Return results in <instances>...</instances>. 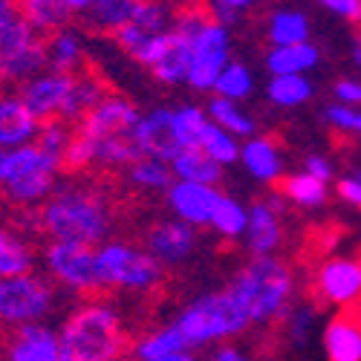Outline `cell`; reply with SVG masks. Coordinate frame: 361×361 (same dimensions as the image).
<instances>
[{"mask_svg": "<svg viewBox=\"0 0 361 361\" xmlns=\"http://www.w3.org/2000/svg\"><path fill=\"white\" fill-rule=\"evenodd\" d=\"M41 228L52 243H75L99 249L113 228V212L107 200L84 185H58L41 205Z\"/></svg>", "mask_w": 361, "mask_h": 361, "instance_id": "cell-1", "label": "cell"}, {"mask_svg": "<svg viewBox=\"0 0 361 361\" xmlns=\"http://www.w3.org/2000/svg\"><path fill=\"white\" fill-rule=\"evenodd\" d=\"M55 333L61 361H116L128 347L122 315L104 300L78 304Z\"/></svg>", "mask_w": 361, "mask_h": 361, "instance_id": "cell-2", "label": "cell"}, {"mask_svg": "<svg viewBox=\"0 0 361 361\" xmlns=\"http://www.w3.org/2000/svg\"><path fill=\"white\" fill-rule=\"evenodd\" d=\"M228 292L243 307L252 326L283 321L292 307L295 275L281 257H252L231 278Z\"/></svg>", "mask_w": 361, "mask_h": 361, "instance_id": "cell-3", "label": "cell"}, {"mask_svg": "<svg viewBox=\"0 0 361 361\" xmlns=\"http://www.w3.org/2000/svg\"><path fill=\"white\" fill-rule=\"evenodd\" d=\"M179 338L185 341L188 350H202V347H220L228 338L243 336L252 326L243 307L234 300L228 289L205 292L194 298L191 304H185L171 321Z\"/></svg>", "mask_w": 361, "mask_h": 361, "instance_id": "cell-4", "label": "cell"}, {"mask_svg": "<svg viewBox=\"0 0 361 361\" xmlns=\"http://www.w3.org/2000/svg\"><path fill=\"white\" fill-rule=\"evenodd\" d=\"M58 176H61V162L47 157L32 142L4 154V162H0V194L15 205L35 208L55 194Z\"/></svg>", "mask_w": 361, "mask_h": 361, "instance_id": "cell-5", "label": "cell"}, {"mask_svg": "<svg viewBox=\"0 0 361 361\" xmlns=\"http://www.w3.org/2000/svg\"><path fill=\"white\" fill-rule=\"evenodd\" d=\"M96 266L102 289L125 292H150L165 278V269L150 257L142 246L128 240H107L96 249Z\"/></svg>", "mask_w": 361, "mask_h": 361, "instance_id": "cell-6", "label": "cell"}, {"mask_svg": "<svg viewBox=\"0 0 361 361\" xmlns=\"http://www.w3.org/2000/svg\"><path fill=\"white\" fill-rule=\"evenodd\" d=\"M55 307V292L41 275H20L0 281V326L20 329L29 324H44Z\"/></svg>", "mask_w": 361, "mask_h": 361, "instance_id": "cell-7", "label": "cell"}, {"mask_svg": "<svg viewBox=\"0 0 361 361\" xmlns=\"http://www.w3.org/2000/svg\"><path fill=\"white\" fill-rule=\"evenodd\" d=\"M191 44V70L185 78V87L197 90V93H214V84L220 70L231 61V32L226 26L214 23L212 18H202L200 26L188 38Z\"/></svg>", "mask_w": 361, "mask_h": 361, "instance_id": "cell-8", "label": "cell"}, {"mask_svg": "<svg viewBox=\"0 0 361 361\" xmlns=\"http://www.w3.org/2000/svg\"><path fill=\"white\" fill-rule=\"evenodd\" d=\"M176 6L171 4H157V0H136L130 20L116 29L113 38L122 47L136 64H145V58L150 55V49L157 47V41L162 35H168L176 20Z\"/></svg>", "mask_w": 361, "mask_h": 361, "instance_id": "cell-9", "label": "cell"}, {"mask_svg": "<svg viewBox=\"0 0 361 361\" xmlns=\"http://www.w3.org/2000/svg\"><path fill=\"white\" fill-rule=\"evenodd\" d=\"M41 257H44L47 272L52 275V281L61 289L75 292V295H93L102 289L96 249L75 246V243H52V240H47Z\"/></svg>", "mask_w": 361, "mask_h": 361, "instance_id": "cell-10", "label": "cell"}, {"mask_svg": "<svg viewBox=\"0 0 361 361\" xmlns=\"http://www.w3.org/2000/svg\"><path fill=\"white\" fill-rule=\"evenodd\" d=\"M315 292L324 304L350 310L361 300V266L355 257H326L315 272Z\"/></svg>", "mask_w": 361, "mask_h": 361, "instance_id": "cell-11", "label": "cell"}, {"mask_svg": "<svg viewBox=\"0 0 361 361\" xmlns=\"http://www.w3.org/2000/svg\"><path fill=\"white\" fill-rule=\"evenodd\" d=\"M283 197L281 194H269L266 200H257L249 205V226L243 234L246 252L252 257H275V252L283 243Z\"/></svg>", "mask_w": 361, "mask_h": 361, "instance_id": "cell-12", "label": "cell"}, {"mask_svg": "<svg viewBox=\"0 0 361 361\" xmlns=\"http://www.w3.org/2000/svg\"><path fill=\"white\" fill-rule=\"evenodd\" d=\"M197 228L179 223V220H159L147 228L145 234V252L154 257L162 269L168 266H183L191 260V255L197 252Z\"/></svg>", "mask_w": 361, "mask_h": 361, "instance_id": "cell-13", "label": "cell"}, {"mask_svg": "<svg viewBox=\"0 0 361 361\" xmlns=\"http://www.w3.org/2000/svg\"><path fill=\"white\" fill-rule=\"evenodd\" d=\"M139 110L130 99L104 93V99L90 110L81 122L78 133L87 139H113V136H133V128L139 122Z\"/></svg>", "mask_w": 361, "mask_h": 361, "instance_id": "cell-14", "label": "cell"}, {"mask_svg": "<svg viewBox=\"0 0 361 361\" xmlns=\"http://www.w3.org/2000/svg\"><path fill=\"white\" fill-rule=\"evenodd\" d=\"M70 81H73V75L44 70L35 78H29V81H23L18 87V99L23 102V107L32 113L38 122H52V118L61 116Z\"/></svg>", "mask_w": 361, "mask_h": 361, "instance_id": "cell-15", "label": "cell"}, {"mask_svg": "<svg viewBox=\"0 0 361 361\" xmlns=\"http://www.w3.org/2000/svg\"><path fill=\"white\" fill-rule=\"evenodd\" d=\"M220 188H208V185H194V183H179L173 179V185L165 191V202L171 208L173 220L185 223L191 228H208L212 214L220 200Z\"/></svg>", "mask_w": 361, "mask_h": 361, "instance_id": "cell-16", "label": "cell"}, {"mask_svg": "<svg viewBox=\"0 0 361 361\" xmlns=\"http://www.w3.org/2000/svg\"><path fill=\"white\" fill-rule=\"evenodd\" d=\"M133 142L139 147V157L147 159H159V162H173V157L179 154L173 130H171V107H154L139 116V122L133 128Z\"/></svg>", "mask_w": 361, "mask_h": 361, "instance_id": "cell-17", "label": "cell"}, {"mask_svg": "<svg viewBox=\"0 0 361 361\" xmlns=\"http://www.w3.org/2000/svg\"><path fill=\"white\" fill-rule=\"evenodd\" d=\"M145 67L154 73L157 81H162L168 87L185 84L188 70H191V44H188V38L179 35L176 29H171L168 35L159 38V44L154 47V52L147 55Z\"/></svg>", "mask_w": 361, "mask_h": 361, "instance_id": "cell-18", "label": "cell"}, {"mask_svg": "<svg viewBox=\"0 0 361 361\" xmlns=\"http://www.w3.org/2000/svg\"><path fill=\"white\" fill-rule=\"evenodd\" d=\"M0 361H61L58 333L49 324H29L12 329L9 341L0 350Z\"/></svg>", "mask_w": 361, "mask_h": 361, "instance_id": "cell-19", "label": "cell"}, {"mask_svg": "<svg viewBox=\"0 0 361 361\" xmlns=\"http://www.w3.org/2000/svg\"><path fill=\"white\" fill-rule=\"evenodd\" d=\"M44 70H47L44 38H38L35 32L0 49V81L23 84Z\"/></svg>", "mask_w": 361, "mask_h": 361, "instance_id": "cell-20", "label": "cell"}, {"mask_svg": "<svg viewBox=\"0 0 361 361\" xmlns=\"http://www.w3.org/2000/svg\"><path fill=\"white\" fill-rule=\"evenodd\" d=\"M240 165L260 185H275L278 179H283V154L278 142L269 136L255 133L252 139L240 142Z\"/></svg>", "mask_w": 361, "mask_h": 361, "instance_id": "cell-21", "label": "cell"}, {"mask_svg": "<svg viewBox=\"0 0 361 361\" xmlns=\"http://www.w3.org/2000/svg\"><path fill=\"white\" fill-rule=\"evenodd\" d=\"M18 9L38 38H49L52 32L67 29V23L81 15L84 0H29V4H18Z\"/></svg>", "mask_w": 361, "mask_h": 361, "instance_id": "cell-22", "label": "cell"}, {"mask_svg": "<svg viewBox=\"0 0 361 361\" xmlns=\"http://www.w3.org/2000/svg\"><path fill=\"white\" fill-rule=\"evenodd\" d=\"M41 122L23 107L18 96H0V150L9 154L23 145H32Z\"/></svg>", "mask_w": 361, "mask_h": 361, "instance_id": "cell-23", "label": "cell"}, {"mask_svg": "<svg viewBox=\"0 0 361 361\" xmlns=\"http://www.w3.org/2000/svg\"><path fill=\"white\" fill-rule=\"evenodd\" d=\"M324 353L329 361H361V315L338 312L324 326Z\"/></svg>", "mask_w": 361, "mask_h": 361, "instance_id": "cell-24", "label": "cell"}, {"mask_svg": "<svg viewBox=\"0 0 361 361\" xmlns=\"http://www.w3.org/2000/svg\"><path fill=\"white\" fill-rule=\"evenodd\" d=\"M44 52H47V70L61 73V75H75L84 64V38L75 29H61L44 38Z\"/></svg>", "mask_w": 361, "mask_h": 361, "instance_id": "cell-25", "label": "cell"}, {"mask_svg": "<svg viewBox=\"0 0 361 361\" xmlns=\"http://www.w3.org/2000/svg\"><path fill=\"white\" fill-rule=\"evenodd\" d=\"M104 99V87L102 81L93 75V73H75L73 81H70V90H67V99H64V107H61V122L67 125H75L81 118L93 110L99 102Z\"/></svg>", "mask_w": 361, "mask_h": 361, "instance_id": "cell-26", "label": "cell"}, {"mask_svg": "<svg viewBox=\"0 0 361 361\" xmlns=\"http://www.w3.org/2000/svg\"><path fill=\"white\" fill-rule=\"evenodd\" d=\"M310 15L292 9V6H281L275 12H269L266 18V38L272 47H295V44H307L310 41Z\"/></svg>", "mask_w": 361, "mask_h": 361, "instance_id": "cell-27", "label": "cell"}, {"mask_svg": "<svg viewBox=\"0 0 361 361\" xmlns=\"http://www.w3.org/2000/svg\"><path fill=\"white\" fill-rule=\"evenodd\" d=\"M321 64V49L307 41L295 47H272L266 52V70L272 75H307Z\"/></svg>", "mask_w": 361, "mask_h": 361, "instance_id": "cell-28", "label": "cell"}, {"mask_svg": "<svg viewBox=\"0 0 361 361\" xmlns=\"http://www.w3.org/2000/svg\"><path fill=\"white\" fill-rule=\"evenodd\" d=\"M171 173L179 183H194V185H208V188H217L223 179V168L214 159H208L200 147L179 150L171 162Z\"/></svg>", "mask_w": 361, "mask_h": 361, "instance_id": "cell-29", "label": "cell"}, {"mask_svg": "<svg viewBox=\"0 0 361 361\" xmlns=\"http://www.w3.org/2000/svg\"><path fill=\"white\" fill-rule=\"evenodd\" d=\"M35 269V252L12 226L0 223V281L4 278H20L32 275Z\"/></svg>", "mask_w": 361, "mask_h": 361, "instance_id": "cell-30", "label": "cell"}, {"mask_svg": "<svg viewBox=\"0 0 361 361\" xmlns=\"http://www.w3.org/2000/svg\"><path fill=\"white\" fill-rule=\"evenodd\" d=\"M205 116H208V122H212L214 128H220V130H226L228 136H234L237 142H246V139H252L255 136V118L240 107V104H234V102H226V99H217V96H212L208 99V104H205Z\"/></svg>", "mask_w": 361, "mask_h": 361, "instance_id": "cell-31", "label": "cell"}, {"mask_svg": "<svg viewBox=\"0 0 361 361\" xmlns=\"http://www.w3.org/2000/svg\"><path fill=\"white\" fill-rule=\"evenodd\" d=\"M133 6L136 0H84L78 18L96 29H104V32H116L130 20Z\"/></svg>", "mask_w": 361, "mask_h": 361, "instance_id": "cell-32", "label": "cell"}, {"mask_svg": "<svg viewBox=\"0 0 361 361\" xmlns=\"http://www.w3.org/2000/svg\"><path fill=\"white\" fill-rule=\"evenodd\" d=\"M246 226H249V205H243L231 194H220L208 228L214 234H220L223 240H243Z\"/></svg>", "mask_w": 361, "mask_h": 361, "instance_id": "cell-33", "label": "cell"}, {"mask_svg": "<svg viewBox=\"0 0 361 361\" xmlns=\"http://www.w3.org/2000/svg\"><path fill=\"white\" fill-rule=\"evenodd\" d=\"M208 125L212 122H208V116H205V107H200V104H179L176 110H171V130H173L176 145L183 150L200 147Z\"/></svg>", "mask_w": 361, "mask_h": 361, "instance_id": "cell-34", "label": "cell"}, {"mask_svg": "<svg viewBox=\"0 0 361 361\" xmlns=\"http://www.w3.org/2000/svg\"><path fill=\"white\" fill-rule=\"evenodd\" d=\"M315 93V87L307 75H272L266 84V99L278 107H300Z\"/></svg>", "mask_w": 361, "mask_h": 361, "instance_id": "cell-35", "label": "cell"}, {"mask_svg": "<svg viewBox=\"0 0 361 361\" xmlns=\"http://www.w3.org/2000/svg\"><path fill=\"white\" fill-rule=\"evenodd\" d=\"M90 145H93V165H99V168H128L130 162L139 159V147H136L133 136L90 139Z\"/></svg>", "mask_w": 361, "mask_h": 361, "instance_id": "cell-36", "label": "cell"}, {"mask_svg": "<svg viewBox=\"0 0 361 361\" xmlns=\"http://www.w3.org/2000/svg\"><path fill=\"white\" fill-rule=\"evenodd\" d=\"M128 183L136 185V188H142V191L165 194L173 185V173H171V165L168 162L139 157L136 162L128 165Z\"/></svg>", "mask_w": 361, "mask_h": 361, "instance_id": "cell-37", "label": "cell"}, {"mask_svg": "<svg viewBox=\"0 0 361 361\" xmlns=\"http://www.w3.org/2000/svg\"><path fill=\"white\" fill-rule=\"evenodd\" d=\"M283 338L292 350H304L318 326V307L315 304H292L283 315Z\"/></svg>", "mask_w": 361, "mask_h": 361, "instance_id": "cell-38", "label": "cell"}, {"mask_svg": "<svg viewBox=\"0 0 361 361\" xmlns=\"http://www.w3.org/2000/svg\"><path fill=\"white\" fill-rule=\"evenodd\" d=\"M252 93H255V75H252V70L246 64H240V61H228L220 70V75H217L214 96L240 104L243 99H249Z\"/></svg>", "mask_w": 361, "mask_h": 361, "instance_id": "cell-39", "label": "cell"}, {"mask_svg": "<svg viewBox=\"0 0 361 361\" xmlns=\"http://www.w3.org/2000/svg\"><path fill=\"white\" fill-rule=\"evenodd\" d=\"M179 350H188L185 341L179 338V333L173 329V324H162L157 329L145 333L136 344H133V361H147V358H159L168 353H179Z\"/></svg>", "mask_w": 361, "mask_h": 361, "instance_id": "cell-40", "label": "cell"}, {"mask_svg": "<svg viewBox=\"0 0 361 361\" xmlns=\"http://www.w3.org/2000/svg\"><path fill=\"white\" fill-rule=\"evenodd\" d=\"M281 197L292 200L300 208H321L326 202V197H329V185L318 183V179H312V176H307L304 171H298V173H289L283 179Z\"/></svg>", "mask_w": 361, "mask_h": 361, "instance_id": "cell-41", "label": "cell"}, {"mask_svg": "<svg viewBox=\"0 0 361 361\" xmlns=\"http://www.w3.org/2000/svg\"><path fill=\"white\" fill-rule=\"evenodd\" d=\"M200 150H202L208 159H214L223 171H226L228 165H237V162H240V142H237L234 136H228L226 130L214 128V125H208V130L202 133Z\"/></svg>", "mask_w": 361, "mask_h": 361, "instance_id": "cell-42", "label": "cell"}, {"mask_svg": "<svg viewBox=\"0 0 361 361\" xmlns=\"http://www.w3.org/2000/svg\"><path fill=\"white\" fill-rule=\"evenodd\" d=\"M73 136H75V128H73V125L61 122V118H52V122H41L38 136H35V145L44 150L47 157H52V159H58V162H64L67 147H70Z\"/></svg>", "mask_w": 361, "mask_h": 361, "instance_id": "cell-43", "label": "cell"}, {"mask_svg": "<svg viewBox=\"0 0 361 361\" xmlns=\"http://www.w3.org/2000/svg\"><path fill=\"white\" fill-rule=\"evenodd\" d=\"M32 35V29H29V23L23 20L18 4H9V0H0V49Z\"/></svg>", "mask_w": 361, "mask_h": 361, "instance_id": "cell-44", "label": "cell"}, {"mask_svg": "<svg viewBox=\"0 0 361 361\" xmlns=\"http://www.w3.org/2000/svg\"><path fill=\"white\" fill-rule=\"evenodd\" d=\"M255 9V4L252 0H212L202 12L212 18L214 23H220V26H226V29H231L234 23H240L243 20V15H249Z\"/></svg>", "mask_w": 361, "mask_h": 361, "instance_id": "cell-45", "label": "cell"}, {"mask_svg": "<svg viewBox=\"0 0 361 361\" xmlns=\"http://www.w3.org/2000/svg\"><path fill=\"white\" fill-rule=\"evenodd\" d=\"M355 110L358 107H344V104H329L324 110V118H326V125L329 128H336L341 133H353V125H355Z\"/></svg>", "mask_w": 361, "mask_h": 361, "instance_id": "cell-46", "label": "cell"}, {"mask_svg": "<svg viewBox=\"0 0 361 361\" xmlns=\"http://www.w3.org/2000/svg\"><path fill=\"white\" fill-rule=\"evenodd\" d=\"M333 99L344 107H361V81L358 78H341L333 84Z\"/></svg>", "mask_w": 361, "mask_h": 361, "instance_id": "cell-47", "label": "cell"}, {"mask_svg": "<svg viewBox=\"0 0 361 361\" xmlns=\"http://www.w3.org/2000/svg\"><path fill=\"white\" fill-rule=\"evenodd\" d=\"M304 173L312 176V179H318V183H324V185H329V179L336 176V165L329 162V157L312 154V157H307V162H304Z\"/></svg>", "mask_w": 361, "mask_h": 361, "instance_id": "cell-48", "label": "cell"}, {"mask_svg": "<svg viewBox=\"0 0 361 361\" xmlns=\"http://www.w3.org/2000/svg\"><path fill=\"white\" fill-rule=\"evenodd\" d=\"M326 12L338 15L341 20H350V23H361V0H324L321 4Z\"/></svg>", "mask_w": 361, "mask_h": 361, "instance_id": "cell-49", "label": "cell"}, {"mask_svg": "<svg viewBox=\"0 0 361 361\" xmlns=\"http://www.w3.org/2000/svg\"><path fill=\"white\" fill-rule=\"evenodd\" d=\"M200 361H255L246 350H240L234 344H220V347H212V353H208L205 358Z\"/></svg>", "mask_w": 361, "mask_h": 361, "instance_id": "cell-50", "label": "cell"}, {"mask_svg": "<svg viewBox=\"0 0 361 361\" xmlns=\"http://www.w3.org/2000/svg\"><path fill=\"white\" fill-rule=\"evenodd\" d=\"M336 191H338V197H341L347 205H353V208H361V185L355 183V179H353L350 173H347L344 179H338Z\"/></svg>", "mask_w": 361, "mask_h": 361, "instance_id": "cell-51", "label": "cell"}, {"mask_svg": "<svg viewBox=\"0 0 361 361\" xmlns=\"http://www.w3.org/2000/svg\"><path fill=\"white\" fill-rule=\"evenodd\" d=\"M147 361H200V355L194 350H179V353H168V355L147 358Z\"/></svg>", "mask_w": 361, "mask_h": 361, "instance_id": "cell-52", "label": "cell"}, {"mask_svg": "<svg viewBox=\"0 0 361 361\" xmlns=\"http://www.w3.org/2000/svg\"><path fill=\"white\" fill-rule=\"evenodd\" d=\"M350 58H353V64L361 70V41H355V44H353V49H350Z\"/></svg>", "mask_w": 361, "mask_h": 361, "instance_id": "cell-53", "label": "cell"}, {"mask_svg": "<svg viewBox=\"0 0 361 361\" xmlns=\"http://www.w3.org/2000/svg\"><path fill=\"white\" fill-rule=\"evenodd\" d=\"M353 133H361V107L355 110V125H353Z\"/></svg>", "mask_w": 361, "mask_h": 361, "instance_id": "cell-54", "label": "cell"}, {"mask_svg": "<svg viewBox=\"0 0 361 361\" xmlns=\"http://www.w3.org/2000/svg\"><path fill=\"white\" fill-rule=\"evenodd\" d=\"M350 176H353V179H355V183H358V185H361V168H358V171H353V173H350Z\"/></svg>", "mask_w": 361, "mask_h": 361, "instance_id": "cell-55", "label": "cell"}, {"mask_svg": "<svg viewBox=\"0 0 361 361\" xmlns=\"http://www.w3.org/2000/svg\"><path fill=\"white\" fill-rule=\"evenodd\" d=\"M116 361H133V358H128V355H122V358H116Z\"/></svg>", "mask_w": 361, "mask_h": 361, "instance_id": "cell-56", "label": "cell"}, {"mask_svg": "<svg viewBox=\"0 0 361 361\" xmlns=\"http://www.w3.org/2000/svg\"><path fill=\"white\" fill-rule=\"evenodd\" d=\"M0 162H4V150H0Z\"/></svg>", "mask_w": 361, "mask_h": 361, "instance_id": "cell-57", "label": "cell"}, {"mask_svg": "<svg viewBox=\"0 0 361 361\" xmlns=\"http://www.w3.org/2000/svg\"><path fill=\"white\" fill-rule=\"evenodd\" d=\"M355 260H358V266H361V257H355Z\"/></svg>", "mask_w": 361, "mask_h": 361, "instance_id": "cell-58", "label": "cell"}]
</instances>
